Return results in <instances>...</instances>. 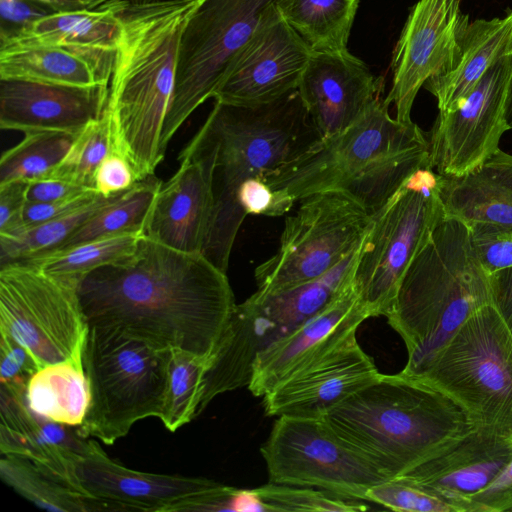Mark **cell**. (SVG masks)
I'll return each mask as SVG.
<instances>
[{
	"mask_svg": "<svg viewBox=\"0 0 512 512\" xmlns=\"http://www.w3.org/2000/svg\"><path fill=\"white\" fill-rule=\"evenodd\" d=\"M77 293L88 327L206 359L236 306L226 272L202 253L179 251L144 235L134 255L85 275Z\"/></svg>",
	"mask_w": 512,
	"mask_h": 512,
	"instance_id": "1",
	"label": "cell"
},
{
	"mask_svg": "<svg viewBox=\"0 0 512 512\" xmlns=\"http://www.w3.org/2000/svg\"><path fill=\"white\" fill-rule=\"evenodd\" d=\"M423 167L431 168L423 131L413 121L393 118L378 96L351 126L318 140L261 179L275 195L272 216L324 192L342 193L373 215Z\"/></svg>",
	"mask_w": 512,
	"mask_h": 512,
	"instance_id": "2",
	"label": "cell"
},
{
	"mask_svg": "<svg viewBox=\"0 0 512 512\" xmlns=\"http://www.w3.org/2000/svg\"><path fill=\"white\" fill-rule=\"evenodd\" d=\"M198 0L129 1L119 11L105 111L113 150L132 166L138 181L154 175L164 159L161 134L174 89L179 41Z\"/></svg>",
	"mask_w": 512,
	"mask_h": 512,
	"instance_id": "3",
	"label": "cell"
},
{
	"mask_svg": "<svg viewBox=\"0 0 512 512\" xmlns=\"http://www.w3.org/2000/svg\"><path fill=\"white\" fill-rule=\"evenodd\" d=\"M322 418L389 478L405 474L475 428L451 397L402 372L380 374Z\"/></svg>",
	"mask_w": 512,
	"mask_h": 512,
	"instance_id": "4",
	"label": "cell"
},
{
	"mask_svg": "<svg viewBox=\"0 0 512 512\" xmlns=\"http://www.w3.org/2000/svg\"><path fill=\"white\" fill-rule=\"evenodd\" d=\"M202 127L216 146L214 207L202 254L227 272L232 247L247 216L237 199L240 185L262 178L321 137L298 90L257 106L215 101Z\"/></svg>",
	"mask_w": 512,
	"mask_h": 512,
	"instance_id": "5",
	"label": "cell"
},
{
	"mask_svg": "<svg viewBox=\"0 0 512 512\" xmlns=\"http://www.w3.org/2000/svg\"><path fill=\"white\" fill-rule=\"evenodd\" d=\"M488 304V273L469 226L445 216L413 258L385 316L407 349L401 372L419 378L459 327Z\"/></svg>",
	"mask_w": 512,
	"mask_h": 512,
	"instance_id": "6",
	"label": "cell"
},
{
	"mask_svg": "<svg viewBox=\"0 0 512 512\" xmlns=\"http://www.w3.org/2000/svg\"><path fill=\"white\" fill-rule=\"evenodd\" d=\"M170 352L114 329L88 327L82 359L90 402L79 433L112 445L136 422L160 418Z\"/></svg>",
	"mask_w": 512,
	"mask_h": 512,
	"instance_id": "7",
	"label": "cell"
},
{
	"mask_svg": "<svg viewBox=\"0 0 512 512\" xmlns=\"http://www.w3.org/2000/svg\"><path fill=\"white\" fill-rule=\"evenodd\" d=\"M357 251L321 277L236 304L203 377L197 416L218 395L248 386L256 356L334 300L351 282Z\"/></svg>",
	"mask_w": 512,
	"mask_h": 512,
	"instance_id": "8",
	"label": "cell"
},
{
	"mask_svg": "<svg viewBox=\"0 0 512 512\" xmlns=\"http://www.w3.org/2000/svg\"><path fill=\"white\" fill-rule=\"evenodd\" d=\"M418 379L457 402L475 428L512 435V336L491 304L459 327Z\"/></svg>",
	"mask_w": 512,
	"mask_h": 512,
	"instance_id": "9",
	"label": "cell"
},
{
	"mask_svg": "<svg viewBox=\"0 0 512 512\" xmlns=\"http://www.w3.org/2000/svg\"><path fill=\"white\" fill-rule=\"evenodd\" d=\"M278 0H198L181 33L174 89L161 134L167 146L215 91L254 35L277 13Z\"/></svg>",
	"mask_w": 512,
	"mask_h": 512,
	"instance_id": "10",
	"label": "cell"
},
{
	"mask_svg": "<svg viewBox=\"0 0 512 512\" xmlns=\"http://www.w3.org/2000/svg\"><path fill=\"white\" fill-rule=\"evenodd\" d=\"M438 180L433 169L419 168L372 215L351 279L370 317L386 316L413 258L445 218Z\"/></svg>",
	"mask_w": 512,
	"mask_h": 512,
	"instance_id": "11",
	"label": "cell"
},
{
	"mask_svg": "<svg viewBox=\"0 0 512 512\" xmlns=\"http://www.w3.org/2000/svg\"><path fill=\"white\" fill-rule=\"evenodd\" d=\"M286 218L277 252L257 266V291L274 293L315 280L356 250L372 220L337 192L309 196Z\"/></svg>",
	"mask_w": 512,
	"mask_h": 512,
	"instance_id": "12",
	"label": "cell"
},
{
	"mask_svg": "<svg viewBox=\"0 0 512 512\" xmlns=\"http://www.w3.org/2000/svg\"><path fill=\"white\" fill-rule=\"evenodd\" d=\"M0 268L1 334L23 346L39 368L81 351L88 326L77 285L30 263Z\"/></svg>",
	"mask_w": 512,
	"mask_h": 512,
	"instance_id": "13",
	"label": "cell"
},
{
	"mask_svg": "<svg viewBox=\"0 0 512 512\" xmlns=\"http://www.w3.org/2000/svg\"><path fill=\"white\" fill-rule=\"evenodd\" d=\"M269 481L317 488L366 501L367 491L391 479L321 418L279 416L260 448Z\"/></svg>",
	"mask_w": 512,
	"mask_h": 512,
	"instance_id": "14",
	"label": "cell"
},
{
	"mask_svg": "<svg viewBox=\"0 0 512 512\" xmlns=\"http://www.w3.org/2000/svg\"><path fill=\"white\" fill-rule=\"evenodd\" d=\"M511 53L498 59L454 108L439 111L431 129L430 167L438 175L461 176L490 158L510 130L505 104Z\"/></svg>",
	"mask_w": 512,
	"mask_h": 512,
	"instance_id": "15",
	"label": "cell"
},
{
	"mask_svg": "<svg viewBox=\"0 0 512 512\" xmlns=\"http://www.w3.org/2000/svg\"><path fill=\"white\" fill-rule=\"evenodd\" d=\"M460 4L461 0H418L411 8L392 54V86L384 99L394 106L398 121L412 122L420 88L452 65L469 23Z\"/></svg>",
	"mask_w": 512,
	"mask_h": 512,
	"instance_id": "16",
	"label": "cell"
},
{
	"mask_svg": "<svg viewBox=\"0 0 512 512\" xmlns=\"http://www.w3.org/2000/svg\"><path fill=\"white\" fill-rule=\"evenodd\" d=\"M178 160V170L155 196L143 235L179 251L202 253L214 207L216 161V146L202 126Z\"/></svg>",
	"mask_w": 512,
	"mask_h": 512,
	"instance_id": "17",
	"label": "cell"
},
{
	"mask_svg": "<svg viewBox=\"0 0 512 512\" xmlns=\"http://www.w3.org/2000/svg\"><path fill=\"white\" fill-rule=\"evenodd\" d=\"M313 53L277 13L240 52L213 98L239 106L276 101L298 89Z\"/></svg>",
	"mask_w": 512,
	"mask_h": 512,
	"instance_id": "18",
	"label": "cell"
},
{
	"mask_svg": "<svg viewBox=\"0 0 512 512\" xmlns=\"http://www.w3.org/2000/svg\"><path fill=\"white\" fill-rule=\"evenodd\" d=\"M380 374L354 335L275 386L263 407L268 416L321 418Z\"/></svg>",
	"mask_w": 512,
	"mask_h": 512,
	"instance_id": "19",
	"label": "cell"
},
{
	"mask_svg": "<svg viewBox=\"0 0 512 512\" xmlns=\"http://www.w3.org/2000/svg\"><path fill=\"white\" fill-rule=\"evenodd\" d=\"M75 485L88 496L108 503L113 511L172 512L182 501L213 491L221 483L181 475L136 471L111 459L94 441L74 471Z\"/></svg>",
	"mask_w": 512,
	"mask_h": 512,
	"instance_id": "20",
	"label": "cell"
},
{
	"mask_svg": "<svg viewBox=\"0 0 512 512\" xmlns=\"http://www.w3.org/2000/svg\"><path fill=\"white\" fill-rule=\"evenodd\" d=\"M369 317L350 282L326 307L256 356L248 389L254 396L263 397L286 378L356 335L358 327Z\"/></svg>",
	"mask_w": 512,
	"mask_h": 512,
	"instance_id": "21",
	"label": "cell"
},
{
	"mask_svg": "<svg viewBox=\"0 0 512 512\" xmlns=\"http://www.w3.org/2000/svg\"><path fill=\"white\" fill-rule=\"evenodd\" d=\"M380 82L348 50L314 52L297 90L322 139L356 122L379 96Z\"/></svg>",
	"mask_w": 512,
	"mask_h": 512,
	"instance_id": "22",
	"label": "cell"
},
{
	"mask_svg": "<svg viewBox=\"0 0 512 512\" xmlns=\"http://www.w3.org/2000/svg\"><path fill=\"white\" fill-rule=\"evenodd\" d=\"M109 86H71L0 78V128L25 134L62 131L78 134L100 117Z\"/></svg>",
	"mask_w": 512,
	"mask_h": 512,
	"instance_id": "23",
	"label": "cell"
},
{
	"mask_svg": "<svg viewBox=\"0 0 512 512\" xmlns=\"http://www.w3.org/2000/svg\"><path fill=\"white\" fill-rule=\"evenodd\" d=\"M511 460L512 435L474 428L399 477L464 512L466 499L488 486Z\"/></svg>",
	"mask_w": 512,
	"mask_h": 512,
	"instance_id": "24",
	"label": "cell"
},
{
	"mask_svg": "<svg viewBox=\"0 0 512 512\" xmlns=\"http://www.w3.org/2000/svg\"><path fill=\"white\" fill-rule=\"evenodd\" d=\"M0 415L1 454L27 458L78 490L75 466L90 451L94 440L83 437L78 427L36 414L28 406L26 392L0 388Z\"/></svg>",
	"mask_w": 512,
	"mask_h": 512,
	"instance_id": "25",
	"label": "cell"
},
{
	"mask_svg": "<svg viewBox=\"0 0 512 512\" xmlns=\"http://www.w3.org/2000/svg\"><path fill=\"white\" fill-rule=\"evenodd\" d=\"M438 185L446 217L512 227V154L499 149L464 175H439Z\"/></svg>",
	"mask_w": 512,
	"mask_h": 512,
	"instance_id": "26",
	"label": "cell"
},
{
	"mask_svg": "<svg viewBox=\"0 0 512 512\" xmlns=\"http://www.w3.org/2000/svg\"><path fill=\"white\" fill-rule=\"evenodd\" d=\"M115 51L52 45L0 48V78L71 86H109Z\"/></svg>",
	"mask_w": 512,
	"mask_h": 512,
	"instance_id": "27",
	"label": "cell"
},
{
	"mask_svg": "<svg viewBox=\"0 0 512 512\" xmlns=\"http://www.w3.org/2000/svg\"><path fill=\"white\" fill-rule=\"evenodd\" d=\"M512 52V10L501 18L476 19L464 29L452 65L429 78L424 87L439 111L454 108L501 57Z\"/></svg>",
	"mask_w": 512,
	"mask_h": 512,
	"instance_id": "28",
	"label": "cell"
},
{
	"mask_svg": "<svg viewBox=\"0 0 512 512\" xmlns=\"http://www.w3.org/2000/svg\"><path fill=\"white\" fill-rule=\"evenodd\" d=\"M127 2L115 0L100 9L47 14L17 33L0 38V48L52 45L115 51L120 34L118 14Z\"/></svg>",
	"mask_w": 512,
	"mask_h": 512,
	"instance_id": "29",
	"label": "cell"
},
{
	"mask_svg": "<svg viewBox=\"0 0 512 512\" xmlns=\"http://www.w3.org/2000/svg\"><path fill=\"white\" fill-rule=\"evenodd\" d=\"M82 353L83 349L63 361L45 365L31 376L26 399L36 414L73 427L83 423L90 391Z\"/></svg>",
	"mask_w": 512,
	"mask_h": 512,
	"instance_id": "30",
	"label": "cell"
},
{
	"mask_svg": "<svg viewBox=\"0 0 512 512\" xmlns=\"http://www.w3.org/2000/svg\"><path fill=\"white\" fill-rule=\"evenodd\" d=\"M360 0H278L277 11L314 52L347 51Z\"/></svg>",
	"mask_w": 512,
	"mask_h": 512,
	"instance_id": "31",
	"label": "cell"
},
{
	"mask_svg": "<svg viewBox=\"0 0 512 512\" xmlns=\"http://www.w3.org/2000/svg\"><path fill=\"white\" fill-rule=\"evenodd\" d=\"M0 477L23 498L48 511H113L108 503L78 491L33 461L18 455L1 454Z\"/></svg>",
	"mask_w": 512,
	"mask_h": 512,
	"instance_id": "32",
	"label": "cell"
},
{
	"mask_svg": "<svg viewBox=\"0 0 512 512\" xmlns=\"http://www.w3.org/2000/svg\"><path fill=\"white\" fill-rule=\"evenodd\" d=\"M161 184L162 181L154 175L136 182L91 216L55 251L103 237L127 233L143 235Z\"/></svg>",
	"mask_w": 512,
	"mask_h": 512,
	"instance_id": "33",
	"label": "cell"
},
{
	"mask_svg": "<svg viewBox=\"0 0 512 512\" xmlns=\"http://www.w3.org/2000/svg\"><path fill=\"white\" fill-rule=\"evenodd\" d=\"M141 236L127 233L98 238L24 262L39 267L53 277L78 285L85 275L97 268L124 262L134 255Z\"/></svg>",
	"mask_w": 512,
	"mask_h": 512,
	"instance_id": "34",
	"label": "cell"
},
{
	"mask_svg": "<svg viewBox=\"0 0 512 512\" xmlns=\"http://www.w3.org/2000/svg\"><path fill=\"white\" fill-rule=\"evenodd\" d=\"M123 193V192H122ZM119 194L98 195L91 202L13 237H0V266L24 262L58 249L84 222Z\"/></svg>",
	"mask_w": 512,
	"mask_h": 512,
	"instance_id": "35",
	"label": "cell"
},
{
	"mask_svg": "<svg viewBox=\"0 0 512 512\" xmlns=\"http://www.w3.org/2000/svg\"><path fill=\"white\" fill-rule=\"evenodd\" d=\"M79 134V133H78ZM78 134L41 131L25 134L0 159V184L47 177L62 161Z\"/></svg>",
	"mask_w": 512,
	"mask_h": 512,
	"instance_id": "36",
	"label": "cell"
},
{
	"mask_svg": "<svg viewBox=\"0 0 512 512\" xmlns=\"http://www.w3.org/2000/svg\"><path fill=\"white\" fill-rule=\"evenodd\" d=\"M207 366L206 358L171 350L165 402L159 418L170 432H175L197 416Z\"/></svg>",
	"mask_w": 512,
	"mask_h": 512,
	"instance_id": "37",
	"label": "cell"
},
{
	"mask_svg": "<svg viewBox=\"0 0 512 512\" xmlns=\"http://www.w3.org/2000/svg\"><path fill=\"white\" fill-rule=\"evenodd\" d=\"M112 151L111 122L104 110L79 132L65 157L47 177L94 190L95 172Z\"/></svg>",
	"mask_w": 512,
	"mask_h": 512,
	"instance_id": "38",
	"label": "cell"
},
{
	"mask_svg": "<svg viewBox=\"0 0 512 512\" xmlns=\"http://www.w3.org/2000/svg\"><path fill=\"white\" fill-rule=\"evenodd\" d=\"M266 512H357L369 507L361 500L344 498L320 489L269 483L253 489Z\"/></svg>",
	"mask_w": 512,
	"mask_h": 512,
	"instance_id": "39",
	"label": "cell"
},
{
	"mask_svg": "<svg viewBox=\"0 0 512 512\" xmlns=\"http://www.w3.org/2000/svg\"><path fill=\"white\" fill-rule=\"evenodd\" d=\"M366 501L394 511L456 512L449 503L400 477L371 487L366 493Z\"/></svg>",
	"mask_w": 512,
	"mask_h": 512,
	"instance_id": "40",
	"label": "cell"
},
{
	"mask_svg": "<svg viewBox=\"0 0 512 512\" xmlns=\"http://www.w3.org/2000/svg\"><path fill=\"white\" fill-rule=\"evenodd\" d=\"M469 229L472 246L488 274L512 267V227L480 222Z\"/></svg>",
	"mask_w": 512,
	"mask_h": 512,
	"instance_id": "41",
	"label": "cell"
},
{
	"mask_svg": "<svg viewBox=\"0 0 512 512\" xmlns=\"http://www.w3.org/2000/svg\"><path fill=\"white\" fill-rule=\"evenodd\" d=\"M0 351L1 388L26 392L31 376L39 369L35 359L23 346L5 334H1Z\"/></svg>",
	"mask_w": 512,
	"mask_h": 512,
	"instance_id": "42",
	"label": "cell"
},
{
	"mask_svg": "<svg viewBox=\"0 0 512 512\" xmlns=\"http://www.w3.org/2000/svg\"><path fill=\"white\" fill-rule=\"evenodd\" d=\"M137 176L129 162L119 153L112 151L99 165L94 176V191L110 197L130 189Z\"/></svg>",
	"mask_w": 512,
	"mask_h": 512,
	"instance_id": "43",
	"label": "cell"
},
{
	"mask_svg": "<svg viewBox=\"0 0 512 512\" xmlns=\"http://www.w3.org/2000/svg\"><path fill=\"white\" fill-rule=\"evenodd\" d=\"M506 511H512V460L488 486L464 503V512Z\"/></svg>",
	"mask_w": 512,
	"mask_h": 512,
	"instance_id": "44",
	"label": "cell"
},
{
	"mask_svg": "<svg viewBox=\"0 0 512 512\" xmlns=\"http://www.w3.org/2000/svg\"><path fill=\"white\" fill-rule=\"evenodd\" d=\"M28 183L17 180L0 184V237H13L24 231Z\"/></svg>",
	"mask_w": 512,
	"mask_h": 512,
	"instance_id": "45",
	"label": "cell"
},
{
	"mask_svg": "<svg viewBox=\"0 0 512 512\" xmlns=\"http://www.w3.org/2000/svg\"><path fill=\"white\" fill-rule=\"evenodd\" d=\"M99 194L94 191L52 202H39L28 203L25 206L23 213L24 231L42 224L44 222L53 220L62 215L70 213L77 208L91 202ZM23 231V232H24Z\"/></svg>",
	"mask_w": 512,
	"mask_h": 512,
	"instance_id": "46",
	"label": "cell"
},
{
	"mask_svg": "<svg viewBox=\"0 0 512 512\" xmlns=\"http://www.w3.org/2000/svg\"><path fill=\"white\" fill-rule=\"evenodd\" d=\"M0 38L13 35L33 21L51 12L33 3L19 0H0Z\"/></svg>",
	"mask_w": 512,
	"mask_h": 512,
	"instance_id": "47",
	"label": "cell"
},
{
	"mask_svg": "<svg viewBox=\"0 0 512 512\" xmlns=\"http://www.w3.org/2000/svg\"><path fill=\"white\" fill-rule=\"evenodd\" d=\"M237 199L246 215L272 216L275 195L267 183L259 177L243 182L239 187Z\"/></svg>",
	"mask_w": 512,
	"mask_h": 512,
	"instance_id": "48",
	"label": "cell"
},
{
	"mask_svg": "<svg viewBox=\"0 0 512 512\" xmlns=\"http://www.w3.org/2000/svg\"><path fill=\"white\" fill-rule=\"evenodd\" d=\"M91 191L94 190L60 179L44 177L28 183L26 198L28 203L52 202L79 196Z\"/></svg>",
	"mask_w": 512,
	"mask_h": 512,
	"instance_id": "49",
	"label": "cell"
},
{
	"mask_svg": "<svg viewBox=\"0 0 512 512\" xmlns=\"http://www.w3.org/2000/svg\"><path fill=\"white\" fill-rule=\"evenodd\" d=\"M491 305L512 336V267L488 274Z\"/></svg>",
	"mask_w": 512,
	"mask_h": 512,
	"instance_id": "50",
	"label": "cell"
},
{
	"mask_svg": "<svg viewBox=\"0 0 512 512\" xmlns=\"http://www.w3.org/2000/svg\"><path fill=\"white\" fill-rule=\"evenodd\" d=\"M36 4L51 13L95 10L108 6L115 0H19Z\"/></svg>",
	"mask_w": 512,
	"mask_h": 512,
	"instance_id": "51",
	"label": "cell"
},
{
	"mask_svg": "<svg viewBox=\"0 0 512 512\" xmlns=\"http://www.w3.org/2000/svg\"><path fill=\"white\" fill-rule=\"evenodd\" d=\"M505 118L508 126L512 129V52H511V72L508 84V91L505 104Z\"/></svg>",
	"mask_w": 512,
	"mask_h": 512,
	"instance_id": "52",
	"label": "cell"
},
{
	"mask_svg": "<svg viewBox=\"0 0 512 512\" xmlns=\"http://www.w3.org/2000/svg\"><path fill=\"white\" fill-rule=\"evenodd\" d=\"M131 4H147V3H153L158 2L161 0H128Z\"/></svg>",
	"mask_w": 512,
	"mask_h": 512,
	"instance_id": "53",
	"label": "cell"
}]
</instances>
